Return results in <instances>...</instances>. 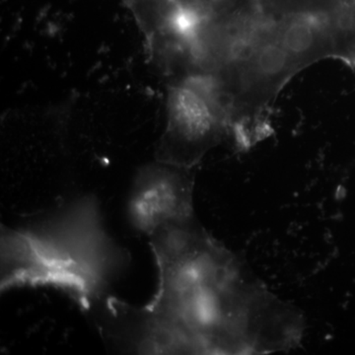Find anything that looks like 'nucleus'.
Masks as SVG:
<instances>
[{
	"label": "nucleus",
	"mask_w": 355,
	"mask_h": 355,
	"mask_svg": "<svg viewBox=\"0 0 355 355\" xmlns=\"http://www.w3.org/2000/svg\"><path fill=\"white\" fill-rule=\"evenodd\" d=\"M158 270L144 306L110 295L91 316L114 349L142 354H268L302 340L304 321L196 216L149 236Z\"/></svg>",
	"instance_id": "1"
},
{
	"label": "nucleus",
	"mask_w": 355,
	"mask_h": 355,
	"mask_svg": "<svg viewBox=\"0 0 355 355\" xmlns=\"http://www.w3.org/2000/svg\"><path fill=\"white\" fill-rule=\"evenodd\" d=\"M191 74L207 77L246 153L273 133L279 93L324 60L355 70V0H178Z\"/></svg>",
	"instance_id": "2"
},
{
	"label": "nucleus",
	"mask_w": 355,
	"mask_h": 355,
	"mask_svg": "<svg viewBox=\"0 0 355 355\" xmlns=\"http://www.w3.org/2000/svg\"><path fill=\"white\" fill-rule=\"evenodd\" d=\"M130 263L128 249L110 234L99 200L62 202L0 234V289H57L91 315L109 297Z\"/></svg>",
	"instance_id": "3"
},
{
	"label": "nucleus",
	"mask_w": 355,
	"mask_h": 355,
	"mask_svg": "<svg viewBox=\"0 0 355 355\" xmlns=\"http://www.w3.org/2000/svg\"><path fill=\"white\" fill-rule=\"evenodd\" d=\"M167 123L156 160L196 168L202 158L230 137L227 114L207 77L186 74L170 80Z\"/></svg>",
	"instance_id": "4"
},
{
	"label": "nucleus",
	"mask_w": 355,
	"mask_h": 355,
	"mask_svg": "<svg viewBox=\"0 0 355 355\" xmlns=\"http://www.w3.org/2000/svg\"><path fill=\"white\" fill-rule=\"evenodd\" d=\"M193 168L156 160L133 178L127 202L130 226L149 237L158 228L195 216Z\"/></svg>",
	"instance_id": "5"
},
{
	"label": "nucleus",
	"mask_w": 355,
	"mask_h": 355,
	"mask_svg": "<svg viewBox=\"0 0 355 355\" xmlns=\"http://www.w3.org/2000/svg\"><path fill=\"white\" fill-rule=\"evenodd\" d=\"M146 42L149 60L170 80L189 73L188 51L177 0H123Z\"/></svg>",
	"instance_id": "6"
}]
</instances>
